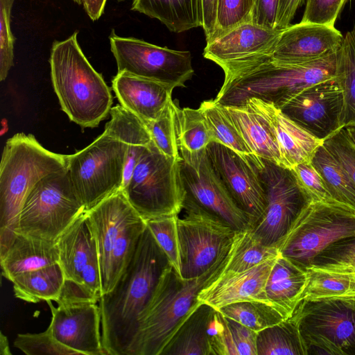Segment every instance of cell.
Here are the masks:
<instances>
[{
    "label": "cell",
    "mask_w": 355,
    "mask_h": 355,
    "mask_svg": "<svg viewBox=\"0 0 355 355\" xmlns=\"http://www.w3.org/2000/svg\"><path fill=\"white\" fill-rule=\"evenodd\" d=\"M169 263L146 225L125 272L98 302L106 355L129 354L140 318Z\"/></svg>",
    "instance_id": "obj_1"
},
{
    "label": "cell",
    "mask_w": 355,
    "mask_h": 355,
    "mask_svg": "<svg viewBox=\"0 0 355 355\" xmlns=\"http://www.w3.org/2000/svg\"><path fill=\"white\" fill-rule=\"evenodd\" d=\"M68 155L43 147L34 135L17 133L3 147L0 164V257L16 234L28 195L46 175L67 166Z\"/></svg>",
    "instance_id": "obj_2"
},
{
    "label": "cell",
    "mask_w": 355,
    "mask_h": 355,
    "mask_svg": "<svg viewBox=\"0 0 355 355\" xmlns=\"http://www.w3.org/2000/svg\"><path fill=\"white\" fill-rule=\"evenodd\" d=\"M337 53L299 64H280L270 58L225 78L215 101L239 106L256 98L281 109L304 89L336 77Z\"/></svg>",
    "instance_id": "obj_3"
},
{
    "label": "cell",
    "mask_w": 355,
    "mask_h": 355,
    "mask_svg": "<svg viewBox=\"0 0 355 355\" xmlns=\"http://www.w3.org/2000/svg\"><path fill=\"white\" fill-rule=\"evenodd\" d=\"M78 33L51 47V80L62 110L82 128H94L110 114L111 90L91 65L78 42Z\"/></svg>",
    "instance_id": "obj_4"
},
{
    "label": "cell",
    "mask_w": 355,
    "mask_h": 355,
    "mask_svg": "<svg viewBox=\"0 0 355 355\" xmlns=\"http://www.w3.org/2000/svg\"><path fill=\"white\" fill-rule=\"evenodd\" d=\"M228 250L207 271L196 278L183 279L170 263L167 266L140 318L128 355H161L188 315L200 304L197 298L199 292L214 279Z\"/></svg>",
    "instance_id": "obj_5"
},
{
    "label": "cell",
    "mask_w": 355,
    "mask_h": 355,
    "mask_svg": "<svg viewBox=\"0 0 355 355\" xmlns=\"http://www.w3.org/2000/svg\"><path fill=\"white\" fill-rule=\"evenodd\" d=\"M86 215L96 245L102 295L114 288L125 272L146 223L122 190L86 211Z\"/></svg>",
    "instance_id": "obj_6"
},
{
    "label": "cell",
    "mask_w": 355,
    "mask_h": 355,
    "mask_svg": "<svg viewBox=\"0 0 355 355\" xmlns=\"http://www.w3.org/2000/svg\"><path fill=\"white\" fill-rule=\"evenodd\" d=\"M352 236L355 209L337 201H311L277 247L280 255L306 270L326 248Z\"/></svg>",
    "instance_id": "obj_7"
},
{
    "label": "cell",
    "mask_w": 355,
    "mask_h": 355,
    "mask_svg": "<svg viewBox=\"0 0 355 355\" xmlns=\"http://www.w3.org/2000/svg\"><path fill=\"white\" fill-rule=\"evenodd\" d=\"M180 159L163 154L152 141L122 191L145 220L178 215L182 209Z\"/></svg>",
    "instance_id": "obj_8"
},
{
    "label": "cell",
    "mask_w": 355,
    "mask_h": 355,
    "mask_svg": "<svg viewBox=\"0 0 355 355\" xmlns=\"http://www.w3.org/2000/svg\"><path fill=\"white\" fill-rule=\"evenodd\" d=\"M85 212L66 167L46 175L32 189L21 210L16 232L56 242Z\"/></svg>",
    "instance_id": "obj_9"
},
{
    "label": "cell",
    "mask_w": 355,
    "mask_h": 355,
    "mask_svg": "<svg viewBox=\"0 0 355 355\" xmlns=\"http://www.w3.org/2000/svg\"><path fill=\"white\" fill-rule=\"evenodd\" d=\"M127 145L103 132L91 144L68 155L67 169L87 211L122 190Z\"/></svg>",
    "instance_id": "obj_10"
},
{
    "label": "cell",
    "mask_w": 355,
    "mask_h": 355,
    "mask_svg": "<svg viewBox=\"0 0 355 355\" xmlns=\"http://www.w3.org/2000/svg\"><path fill=\"white\" fill-rule=\"evenodd\" d=\"M247 156L259 174L266 198L265 211L252 230L262 243L277 247L311 199L292 169L253 153Z\"/></svg>",
    "instance_id": "obj_11"
},
{
    "label": "cell",
    "mask_w": 355,
    "mask_h": 355,
    "mask_svg": "<svg viewBox=\"0 0 355 355\" xmlns=\"http://www.w3.org/2000/svg\"><path fill=\"white\" fill-rule=\"evenodd\" d=\"M295 311L308 354L355 355V297L302 301Z\"/></svg>",
    "instance_id": "obj_12"
},
{
    "label": "cell",
    "mask_w": 355,
    "mask_h": 355,
    "mask_svg": "<svg viewBox=\"0 0 355 355\" xmlns=\"http://www.w3.org/2000/svg\"><path fill=\"white\" fill-rule=\"evenodd\" d=\"M177 224L183 279L199 277L226 252L236 230L217 216L183 201Z\"/></svg>",
    "instance_id": "obj_13"
},
{
    "label": "cell",
    "mask_w": 355,
    "mask_h": 355,
    "mask_svg": "<svg viewBox=\"0 0 355 355\" xmlns=\"http://www.w3.org/2000/svg\"><path fill=\"white\" fill-rule=\"evenodd\" d=\"M109 39L118 72L150 79L173 89L185 87V83L194 73L189 51L162 47L135 37H120L114 30Z\"/></svg>",
    "instance_id": "obj_14"
},
{
    "label": "cell",
    "mask_w": 355,
    "mask_h": 355,
    "mask_svg": "<svg viewBox=\"0 0 355 355\" xmlns=\"http://www.w3.org/2000/svg\"><path fill=\"white\" fill-rule=\"evenodd\" d=\"M184 201L220 218L235 230L252 227L249 216L238 206L213 169L205 149H179Z\"/></svg>",
    "instance_id": "obj_15"
},
{
    "label": "cell",
    "mask_w": 355,
    "mask_h": 355,
    "mask_svg": "<svg viewBox=\"0 0 355 355\" xmlns=\"http://www.w3.org/2000/svg\"><path fill=\"white\" fill-rule=\"evenodd\" d=\"M282 31L247 22L207 43L203 56L218 64L227 78L271 58Z\"/></svg>",
    "instance_id": "obj_16"
},
{
    "label": "cell",
    "mask_w": 355,
    "mask_h": 355,
    "mask_svg": "<svg viewBox=\"0 0 355 355\" xmlns=\"http://www.w3.org/2000/svg\"><path fill=\"white\" fill-rule=\"evenodd\" d=\"M215 173L238 206L249 216L252 227L262 216L266 207V193L259 174L248 158L216 141L205 148Z\"/></svg>",
    "instance_id": "obj_17"
},
{
    "label": "cell",
    "mask_w": 355,
    "mask_h": 355,
    "mask_svg": "<svg viewBox=\"0 0 355 355\" xmlns=\"http://www.w3.org/2000/svg\"><path fill=\"white\" fill-rule=\"evenodd\" d=\"M280 110L322 141L343 128V94L336 77L304 89Z\"/></svg>",
    "instance_id": "obj_18"
},
{
    "label": "cell",
    "mask_w": 355,
    "mask_h": 355,
    "mask_svg": "<svg viewBox=\"0 0 355 355\" xmlns=\"http://www.w3.org/2000/svg\"><path fill=\"white\" fill-rule=\"evenodd\" d=\"M52 314L49 326L53 336L80 355H106L102 344L101 314L97 303L54 306L46 301Z\"/></svg>",
    "instance_id": "obj_19"
},
{
    "label": "cell",
    "mask_w": 355,
    "mask_h": 355,
    "mask_svg": "<svg viewBox=\"0 0 355 355\" xmlns=\"http://www.w3.org/2000/svg\"><path fill=\"white\" fill-rule=\"evenodd\" d=\"M343 40L334 26L300 22L282 31L271 59L284 64L312 62L337 53Z\"/></svg>",
    "instance_id": "obj_20"
},
{
    "label": "cell",
    "mask_w": 355,
    "mask_h": 355,
    "mask_svg": "<svg viewBox=\"0 0 355 355\" xmlns=\"http://www.w3.org/2000/svg\"><path fill=\"white\" fill-rule=\"evenodd\" d=\"M277 258L247 270L216 278L199 292L198 302L207 304L215 310L244 301H259L272 305L266 296L265 287Z\"/></svg>",
    "instance_id": "obj_21"
},
{
    "label": "cell",
    "mask_w": 355,
    "mask_h": 355,
    "mask_svg": "<svg viewBox=\"0 0 355 355\" xmlns=\"http://www.w3.org/2000/svg\"><path fill=\"white\" fill-rule=\"evenodd\" d=\"M112 89L123 107L144 123L156 119L172 99L173 88L162 83L118 72Z\"/></svg>",
    "instance_id": "obj_22"
},
{
    "label": "cell",
    "mask_w": 355,
    "mask_h": 355,
    "mask_svg": "<svg viewBox=\"0 0 355 355\" xmlns=\"http://www.w3.org/2000/svg\"><path fill=\"white\" fill-rule=\"evenodd\" d=\"M249 99L266 116L273 129L280 153L281 166L291 169L300 163L311 162L323 141L298 125L273 104L256 98Z\"/></svg>",
    "instance_id": "obj_23"
},
{
    "label": "cell",
    "mask_w": 355,
    "mask_h": 355,
    "mask_svg": "<svg viewBox=\"0 0 355 355\" xmlns=\"http://www.w3.org/2000/svg\"><path fill=\"white\" fill-rule=\"evenodd\" d=\"M224 107L250 152L281 166L280 153L273 129L253 101L248 99L241 105Z\"/></svg>",
    "instance_id": "obj_24"
},
{
    "label": "cell",
    "mask_w": 355,
    "mask_h": 355,
    "mask_svg": "<svg viewBox=\"0 0 355 355\" xmlns=\"http://www.w3.org/2000/svg\"><path fill=\"white\" fill-rule=\"evenodd\" d=\"M59 263L65 279L83 284L85 266L98 258L95 239L86 212L80 216L56 241Z\"/></svg>",
    "instance_id": "obj_25"
},
{
    "label": "cell",
    "mask_w": 355,
    "mask_h": 355,
    "mask_svg": "<svg viewBox=\"0 0 355 355\" xmlns=\"http://www.w3.org/2000/svg\"><path fill=\"white\" fill-rule=\"evenodd\" d=\"M0 262L2 275L12 282L22 273L58 263L59 251L56 242L16 232Z\"/></svg>",
    "instance_id": "obj_26"
},
{
    "label": "cell",
    "mask_w": 355,
    "mask_h": 355,
    "mask_svg": "<svg viewBox=\"0 0 355 355\" xmlns=\"http://www.w3.org/2000/svg\"><path fill=\"white\" fill-rule=\"evenodd\" d=\"M307 281L306 270L279 254L266 284V296L287 319L300 303Z\"/></svg>",
    "instance_id": "obj_27"
},
{
    "label": "cell",
    "mask_w": 355,
    "mask_h": 355,
    "mask_svg": "<svg viewBox=\"0 0 355 355\" xmlns=\"http://www.w3.org/2000/svg\"><path fill=\"white\" fill-rule=\"evenodd\" d=\"M111 119L103 132L127 145L122 189L128 183L140 156L152 141L150 132L137 116L117 105L111 108Z\"/></svg>",
    "instance_id": "obj_28"
},
{
    "label": "cell",
    "mask_w": 355,
    "mask_h": 355,
    "mask_svg": "<svg viewBox=\"0 0 355 355\" xmlns=\"http://www.w3.org/2000/svg\"><path fill=\"white\" fill-rule=\"evenodd\" d=\"M131 10L158 19L175 33L202 26V0H132Z\"/></svg>",
    "instance_id": "obj_29"
},
{
    "label": "cell",
    "mask_w": 355,
    "mask_h": 355,
    "mask_svg": "<svg viewBox=\"0 0 355 355\" xmlns=\"http://www.w3.org/2000/svg\"><path fill=\"white\" fill-rule=\"evenodd\" d=\"M214 311L200 303L186 318L161 355H213L208 328Z\"/></svg>",
    "instance_id": "obj_30"
},
{
    "label": "cell",
    "mask_w": 355,
    "mask_h": 355,
    "mask_svg": "<svg viewBox=\"0 0 355 355\" xmlns=\"http://www.w3.org/2000/svg\"><path fill=\"white\" fill-rule=\"evenodd\" d=\"M279 255L277 247L262 243L253 234L252 227L236 230L226 257L213 281L226 274L247 270Z\"/></svg>",
    "instance_id": "obj_31"
},
{
    "label": "cell",
    "mask_w": 355,
    "mask_h": 355,
    "mask_svg": "<svg viewBox=\"0 0 355 355\" xmlns=\"http://www.w3.org/2000/svg\"><path fill=\"white\" fill-rule=\"evenodd\" d=\"M65 280L59 263L22 273L12 281L15 297L27 302L56 301Z\"/></svg>",
    "instance_id": "obj_32"
},
{
    "label": "cell",
    "mask_w": 355,
    "mask_h": 355,
    "mask_svg": "<svg viewBox=\"0 0 355 355\" xmlns=\"http://www.w3.org/2000/svg\"><path fill=\"white\" fill-rule=\"evenodd\" d=\"M302 301L336 297H355V270L310 266Z\"/></svg>",
    "instance_id": "obj_33"
},
{
    "label": "cell",
    "mask_w": 355,
    "mask_h": 355,
    "mask_svg": "<svg viewBox=\"0 0 355 355\" xmlns=\"http://www.w3.org/2000/svg\"><path fill=\"white\" fill-rule=\"evenodd\" d=\"M257 355H308L302 338L297 315L258 332Z\"/></svg>",
    "instance_id": "obj_34"
},
{
    "label": "cell",
    "mask_w": 355,
    "mask_h": 355,
    "mask_svg": "<svg viewBox=\"0 0 355 355\" xmlns=\"http://www.w3.org/2000/svg\"><path fill=\"white\" fill-rule=\"evenodd\" d=\"M311 162L322 177L332 198L355 209V184L323 144L317 149Z\"/></svg>",
    "instance_id": "obj_35"
},
{
    "label": "cell",
    "mask_w": 355,
    "mask_h": 355,
    "mask_svg": "<svg viewBox=\"0 0 355 355\" xmlns=\"http://www.w3.org/2000/svg\"><path fill=\"white\" fill-rule=\"evenodd\" d=\"M336 78L343 94V127H355V27L343 37L337 53Z\"/></svg>",
    "instance_id": "obj_36"
},
{
    "label": "cell",
    "mask_w": 355,
    "mask_h": 355,
    "mask_svg": "<svg viewBox=\"0 0 355 355\" xmlns=\"http://www.w3.org/2000/svg\"><path fill=\"white\" fill-rule=\"evenodd\" d=\"M175 128L179 149L195 153L206 148L213 141L205 117L198 107L175 109Z\"/></svg>",
    "instance_id": "obj_37"
},
{
    "label": "cell",
    "mask_w": 355,
    "mask_h": 355,
    "mask_svg": "<svg viewBox=\"0 0 355 355\" xmlns=\"http://www.w3.org/2000/svg\"><path fill=\"white\" fill-rule=\"evenodd\" d=\"M199 108L205 117L213 141L241 154L252 153L223 105L215 99H209L202 101Z\"/></svg>",
    "instance_id": "obj_38"
},
{
    "label": "cell",
    "mask_w": 355,
    "mask_h": 355,
    "mask_svg": "<svg viewBox=\"0 0 355 355\" xmlns=\"http://www.w3.org/2000/svg\"><path fill=\"white\" fill-rule=\"evenodd\" d=\"M219 311L224 316L259 332L284 320L273 306L259 301H244L223 306Z\"/></svg>",
    "instance_id": "obj_39"
},
{
    "label": "cell",
    "mask_w": 355,
    "mask_h": 355,
    "mask_svg": "<svg viewBox=\"0 0 355 355\" xmlns=\"http://www.w3.org/2000/svg\"><path fill=\"white\" fill-rule=\"evenodd\" d=\"M178 215L146 220V225L166 254L170 264L182 277V261L178 231Z\"/></svg>",
    "instance_id": "obj_40"
},
{
    "label": "cell",
    "mask_w": 355,
    "mask_h": 355,
    "mask_svg": "<svg viewBox=\"0 0 355 355\" xmlns=\"http://www.w3.org/2000/svg\"><path fill=\"white\" fill-rule=\"evenodd\" d=\"M175 106L171 99L156 119L144 123L157 148L165 155L180 159L175 128Z\"/></svg>",
    "instance_id": "obj_41"
},
{
    "label": "cell",
    "mask_w": 355,
    "mask_h": 355,
    "mask_svg": "<svg viewBox=\"0 0 355 355\" xmlns=\"http://www.w3.org/2000/svg\"><path fill=\"white\" fill-rule=\"evenodd\" d=\"M254 0H218L216 22L209 43L232 29L251 22Z\"/></svg>",
    "instance_id": "obj_42"
},
{
    "label": "cell",
    "mask_w": 355,
    "mask_h": 355,
    "mask_svg": "<svg viewBox=\"0 0 355 355\" xmlns=\"http://www.w3.org/2000/svg\"><path fill=\"white\" fill-rule=\"evenodd\" d=\"M14 346L28 355H80L78 352L60 343L49 327L42 333L17 334Z\"/></svg>",
    "instance_id": "obj_43"
},
{
    "label": "cell",
    "mask_w": 355,
    "mask_h": 355,
    "mask_svg": "<svg viewBox=\"0 0 355 355\" xmlns=\"http://www.w3.org/2000/svg\"><path fill=\"white\" fill-rule=\"evenodd\" d=\"M311 266L355 270V236L339 240L315 257Z\"/></svg>",
    "instance_id": "obj_44"
},
{
    "label": "cell",
    "mask_w": 355,
    "mask_h": 355,
    "mask_svg": "<svg viewBox=\"0 0 355 355\" xmlns=\"http://www.w3.org/2000/svg\"><path fill=\"white\" fill-rule=\"evenodd\" d=\"M14 0H0V80H4L13 66L15 38L11 31Z\"/></svg>",
    "instance_id": "obj_45"
},
{
    "label": "cell",
    "mask_w": 355,
    "mask_h": 355,
    "mask_svg": "<svg viewBox=\"0 0 355 355\" xmlns=\"http://www.w3.org/2000/svg\"><path fill=\"white\" fill-rule=\"evenodd\" d=\"M291 169L311 201H336L331 196L322 177L311 162L300 163Z\"/></svg>",
    "instance_id": "obj_46"
},
{
    "label": "cell",
    "mask_w": 355,
    "mask_h": 355,
    "mask_svg": "<svg viewBox=\"0 0 355 355\" xmlns=\"http://www.w3.org/2000/svg\"><path fill=\"white\" fill-rule=\"evenodd\" d=\"M208 334L213 355H238L227 318L219 311H214Z\"/></svg>",
    "instance_id": "obj_47"
},
{
    "label": "cell",
    "mask_w": 355,
    "mask_h": 355,
    "mask_svg": "<svg viewBox=\"0 0 355 355\" xmlns=\"http://www.w3.org/2000/svg\"><path fill=\"white\" fill-rule=\"evenodd\" d=\"M350 0H306L300 22L334 26L345 4Z\"/></svg>",
    "instance_id": "obj_48"
},
{
    "label": "cell",
    "mask_w": 355,
    "mask_h": 355,
    "mask_svg": "<svg viewBox=\"0 0 355 355\" xmlns=\"http://www.w3.org/2000/svg\"><path fill=\"white\" fill-rule=\"evenodd\" d=\"M323 144L340 162L355 184V146L348 138L345 128L324 140Z\"/></svg>",
    "instance_id": "obj_49"
},
{
    "label": "cell",
    "mask_w": 355,
    "mask_h": 355,
    "mask_svg": "<svg viewBox=\"0 0 355 355\" xmlns=\"http://www.w3.org/2000/svg\"><path fill=\"white\" fill-rule=\"evenodd\" d=\"M99 298L83 284L65 279L55 302L58 305L98 303Z\"/></svg>",
    "instance_id": "obj_50"
},
{
    "label": "cell",
    "mask_w": 355,
    "mask_h": 355,
    "mask_svg": "<svg viewBox=\"0 0 355 355\" xmlns=\"http://www.w3.org/2000/svg\"><path fill=\"white\" fill-rule=\"evenodd\" d=\"M238 355H257V339L258 332L227 318Z\"/></svg>",
    "instance_id": "obj_51"
},
{
    "label": "cell",
    "mask_w": 355,
    "mask_h": 355,
    "mask_svg": "<svg viewBox=\"0 0 355 355\" xmlns=\"http://www.w3.org/2000/svg\"><path fill=\"white\" fill-rule=\"evenodd\" d=\"M279 0H254L251 22L261 27L276 29Z\"/></svg>",
    "instance_id": "obj_52"
},
{
    "label": "cell",
    "mask_w": 355,
    "mask_h": 355,
    "mask_svg": "<svg viewBox=\"0 0 355 355\" xmlns=\"http://www.w3.org/2000/svg\"><path fill=\"white\" fill-rule=\"evenodd\" d=\"M305 0H279L275 28L284 30L288 28L299 8Z\"/></svg>",
    "instance_id": "obj_53"
},
{
    "label": "cell",
    "mask_w": 355,
    "mask_h": 355,
    "mask_svg": "<svg viewBox=\"0 0 355 355\" xmlns=\"http://www.w3.org/2000/svg\"><path fill=\"white\" fill-rule=\"evenodd\" d=\"M218 0H202V29L206 42H209L214 33L217 15Z\"/></svg>",
    "instance_id": "obj_54"
},
{
    "label": "cell",
    "mask_w": 355,
    "mask_h": 355,
    "mask_svg": "<svg viewBox=\"0 0 355 355\" xmlns=\"http://www.w3.org/2000/svg\"><path fill=\"white\" fill-rule=\"evenodd\" d=\"M83 6L87 15L92 21L98 19L104 12L107 0H73Z\"/></svg>",
    "instance_id": "obj_55"
},
{
    "label": "cell",
    "mask_w": 355,
    "mask_h": 355,
    "mask_svg": "<svg viewBox=\"0 0 355 355\" xmlns=\"http://www.w3.org/2000/svg\"><path fill=\"white\" fill-rule=\"evenodd\" d=\"M12 353L10 350L8 341L7 337L1 332L0 337V354L1 355H10Z\"/></svg>",
    "instance_id": "obj_56"
},
{
    "label": "cell",
    "mask_w": 355,
    "mask_h": 355,
    "mask_svg": "<svg viewBox=\"0 0 355 355\" xmlns=\"http://www.w3.org/2000/svg\"><path fill=\"white\" fill-rule=\"evenodd\" d=\"M345 132L352 142V144L355 146V127L349 126L345 128Z\"/></svg>",
    "instance_id": "obj_57"
},
{
    "label": "cell",
    "mask_w": 355,
    "mask_h": 355,
    "mask_svg": "<svg viewBox=\"0 0 355 355\" xmlns=\"http://www.w3.org/2000/svg\"><path fill=\"white\" fill-rule=\"evenodd\" d=\"M117 1L120 2V1H124L125 0H117Z\"/></svg>",
    "instance_id": "obj_58"
}]
</instances>
